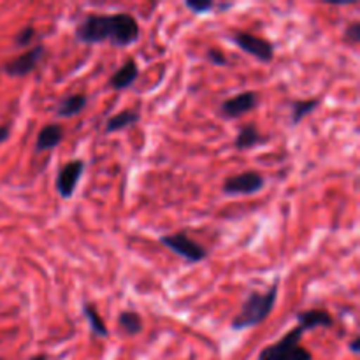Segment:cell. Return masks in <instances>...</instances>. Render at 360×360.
<instances>
[{
    "label": "cell",
    "mask_w": 360,
    "mask_h": 360,
    "mask_svg": "<svg viewBox=\"0 0 360 360\" xmlns=\"http://www.w3.org/2000/svg\"><path fill=\"white\" fill-rule=\"evenodd\" d=\"M74 37L81 44L109 42L115 48H127L139 41V21L129 13H90L77 23Z\"/></svg>",
    "instance_id": "6da1fadb"
},
{
    "label": "cell",
    "mask_w": 360,
    "mask_h": 360,
    "mask_svg": "<svg viewBox=\"0 0 360 360\" xmlns=\"http://www.w3.org/2000/svg\"><path fill=\"white\" fill-rule=\"evenodd\" d=\"M278 292H280V276H276V280L273 281V285H271L267 292H248L239 313L232 319L231 329L246 330L252 329V327L262 326L271 316L274 306H276Z\"/></svg>",
    "instance_id": "7a4b0ae2"
},
{
    "label": "cell",
    "mask_w": 360,
    "mask_h": 360,
    "mask_svg": "<svg viewBox=\"0 0 360 360\" xmlns=\"http://www.w3.org/2000/svg\"><path fill=\"white\" fill-rule=\"evenodd\" d=\"M304 334L302 327L295 326L280 341L262 348L257 360H313L311 352L301 345Z\"/></svg>",
    "instance_id": "3957f363"
},
{
    "label": "cell",
    "mask_w": 360,
    "mask_h": 360,
    "mask_svg": "<svg viewBox=\"0 0 360 360\" xmlns=\"http://www.w3.org/2000/svg\"><path fill=\"white\" fill-rule=\"evenodd\" d=\"M160 243L167 246L172 253L181 257L188 264H199L206 260L207 250L197 241H193L185 232H176V234H165L160 238Z\"/></svg>",
    "instance_id": "277c9868"
},
{
    "label": "cell",
    "mask_w": 360,
    "mask_h": 360,
    "mask_svg": "<svg viewBox=\"0 0 360 360\" xmlns=\"http://www.w3.org/2000/svg\"><path fill=\"white\" fill-rule=\"evenodd\" d=\"M229 39L241 51L248 53V55H252L259 62L271 63L274 60V44L271 41H267V39L259 37V35H253L245 30H236L234 34L229 35Z\"/></svg>",
    "instance_id": "5b68a950"
},
{
    "label": "cell",
    "mask_w": 360,
    "mask_h": 360,
    "mask_svg": "<svg viewBox=\"0 0 360 360\" xmlns=\"http://www.w3.org/2000/svg\"><path fill=\"white\" fill-rule=\"evenodd\" d=\"M264 186H266V179H264V176L260 172L245 171L241 174H234L225 179L224 185H221V192L229 197H248L262 192Z\"/></svg>",
    "instance_id": "8992f818"
},
{
    "label": "cell",
    "mask_w": 360,
    "mask_h": 360,
    "mask_svg": "<svg viewBox=\"0 0 360 360\" xmlns=\"http://www.w3.org/2000/svg\"><path fill=\"white\" fill-rule=\"evenodd\" d=\"M46 48L44 44H35L34 48L27 49L25 53L18 55L16 58L9 60L2 65V72L7 74L9 77H25L28 74H32L35 70V67L39 65V62L44 56Z\"/></svg>",
    "instance_id": "52a82bcc"
},
{
    "label": "cell",
    "mask_w": 360,
    "mask_h": 360,
    "mask_svg": "<svg viewBox=\"0 0 360 360\" xmlns=\"http://www.w3.org/2000/svg\"><path fill=\"white\" fill-rule=\"evenodd\" d=\"M84 167L86 165H84V160H81V158L67 162V164H63L60 167L55 179V188L62 199H70L76 193L79 179L84 172Z\"/></svg>",
    "instance_id": "ba28073f"
},
{
    "label": "cell",
    "mask_w": 360,
    "mask_h": 360,
    "mask_svg": "<svg viewBox=\"0 0 360 360\" xmlns=\"http://www.w3.org/2000/svg\"><path fill=\"white\" fill-rule=\"evenodd\" d=\"M259 108V94L257 91H241L238 95H232V97L225 98L220 104L218 109V115L224 116L227 120H236L241 118V116L248 115L253 109Z\"/></svg>",
    "instance_id": "9c48e42d"
},
{
    "label": "cell",
    "mask_w": 360,
    "mask_h": 360,
    "mask_svg": "<svg viewBox=\"0 0 360 360\" xmlns=\"http://www.w3.org/2000/svg\"><path fill=\"white\" fill-rule=\"evenodd\" d=\"M295 319H297V326L302 327L304 333L313 329H333L334 327L333 315L322 308H311L308 311H299Z\"/></svg>",
    "instance_id": "30bf717a"
},
{
    "label": "cell",
    "mask_w": 360,
    "mask_h": 360,
    "mask_svg": "<svg viewBox=\"0 0 360 360\" xmlns=\"http://www.w3.org/2000/svg\"><path fill=\"white\" fill-rule=\"evenodd\" d=\"M63 137H65V130L58 123H48V125L42 127L37 134V139H35V153H44V151L55 150L62 144Z\"/></svg>",
    "instance_id": "8fae6325"
},
{
    "label": "cell",
    "mask_w": 360,
    "mask_h": 360,
    "mask_svg": "<svg viewBox=\"0 0 360 360\" xmlns=\"http://www.w3.org/2000/svg\"><path fill=\"white\" fill-rule=\"evenodd\" d=\"M137 76H139V65H137L136 60L129 58L125 63H122V65L118 67V70H116L111 77H109L108 84L111 90L122 91L132 86V84L136 83Z\"/></svg>",
    "instance_id": "7c38bea8"
},
{
    "label": "cell",
    "mask_w": 360,
    "mask_h": 360,
    "mask_svg": "<svg viewBox=\"0 0 360 360\" xmlns=\"http://www.w3.org/2000/svg\"><path fill=\"white\" fill-rule=\"evenodd\" d=\"M266 139L267 137H264L253 123H248V125H243L241 129H239L238 136H236L234 139V148L238 151L252 150V148L260 146V144L266 143Z\"/></svg>",
    "instance_id": "4fadbf2b"
},
{
    "label": "cell",
    "mask_w": 360,
    "mask_h": 360,
    "mask_svg": "<svg viewBox=\"0 0 360 360\" xmlns=\"http://www.w3.org/2000/svg\"><path fill=\"white\" fill-rule=\"evenodd\" d=\"M88 105V97L84 94H72L67 95L60 101L56 108V116L58 118H74L79 112H83Z\"/></svg>",
    "instance_id": "5bb4252c"
},
{
    "label": "cell",
    "mask_w": 360,
    "mask_h": 360,
    "mask_svg": "<svg viewBox=\"0 0 360 360\" xmlns=\"http://www.w3.org/2000/svg\"><path fill=\"white\" fill-rule=\"evenodd\" d=\"M139 120H141V112L137 111V109H125V111L116 112V115H112L111 118H108V122H105L104 125V132L105 134L120 132V130H125L129 129V127L139 123Z\"/></svg>",
    "instance_id": "9a60e30c"
},
{
    "label": "cell",
    "mask_w": 360,
    "mask_h": 360,
    "mask_svg": "<svg viewBox=\"0 0 360 360\" xmlns=\"http://www.w3.org/2000/svg\"><path fill=\"white\" fill-rule=\"evenodd\" d=\"M320 102H322V98H320V97L297 98V101H292L290 102V108H292L290 122H292V125L297 127L299 123H301L302 120L306 118V116H309L313 111H315L316 108H319Z\"/></svg>",
    "instance_id": "2e32d148"
},
{
    "label": "cell",
    "mask_w": 360,
    "mask_h": 360,
    "mask_svg": "<svg viewBox=\"0 0 360 360\" xmlns=\"http://www.w3.org/2000/svg\"><path fill=\"white\" fill-rule=\"evenodd\" d=\"M81 309H83V315H84V319H86L88 327H90V333L94 334L95 338H108L109 329H108V326L104 323V320H102V316L98 315L95 304L84 301L83 304H81Z\"/></svg>",
    "instance_id": "e0dca14e"
},
{
    "label": "cell",
    "mask_w": 360,
    "mask_h": 360,
    "mask_svg": "<svg viewBox=\"0 0 360 360\" xmlns=\"http://www.w3.org/2000/svg\"><path fill=\"white\" fill-rule=\"evenodd\" d=\"M118 327L127 334V336H137V334L143 333V319L137 311L132 309H127L118 315Z\"/></svg>",
    "instance_id": "ac0fdd59"
},
{
    "label": "cell",
    "mask_w": 360,
    "mask_h": 360,
    "mask_svg": "<svg viewBox=\"0 0 360 360\" xmlns=\"http://www.w3.org/2000/svg\"><path fill=\"white\" fill-rule=\"evenodd\" d=\"M35 35H37L35 28L32 27V25H27V27L20 28V32H18L16 37H14V44H16L18 48H27L28 44L34 42Z\"/></svg>",
    "instance_id": "d6986e66"
},
{
    "label": "cell",
    "mask_w": 360,
    "mask_h": 360,
    "mask_svg": "<svg viewBox=\"0 0 360 360\" xmlns=\"http://www.w3.org/2000/svg\"><path fill=\"white\" fill-rule=\"evenodd\" d=\"M185 7L188 11H192L193 14H207L211 11H214L217 4L211 2V0H200V2H197V0H186Z\"/></svg>",
    "instance_id": "ffe728a7"
},
{
    "label": "cell",
    "mask_w": 360,
    "mask_h": 360,
    "mask_svg": "<svg viewBox=\"0 0 360 360\" xmlns=\"http://www.w3.org/2000/svg\"><path fill=\"white\" fill-rule=\"evenodd\" d=\"M206 60L214 67H227L229 65V58L221 49L218 48H210L206 51Z\"/></svg>",
    "instance_id": "44dd1931"
},
{
    "label": "cell",
    "mask_w": 360,
    "mask_h": 360,
    "mask_svg": "<svg viewBox=\"0 0 360 360\" xmlns=\"http://www.w3.org/2000/svg\"><path fill=\"white\" fill-rule=\"evenodd\" d=\"M345 42L348 44H359L360 42V21H352L345 30Z\"/></svg>",
    "instance_id": "7402d4cb"
},
{
    "label": "cell",
    "mask_w": 360,
    "mask_h": 360,
    "mask_svg": "<svg viewBox=\"0 0 360 360\" xmlns=\"http://www.w3.org/2000/svg\"><path fill=\"white\" fill-rule=\"evenodd\" d=\"M11 136V129L9 125H0V144L6 143Z\"/></svg>",
    "instance_id": "603a6c76"
},
{
    "label": "cell",
    "mask_w": 360,
    "mask_h": 360,
    "mask_svg": "<svg viewBox=\"0 0 360 360\" xmlns=\"http://www.w3.org/2000/svg\"><path fill=\"white\" fill-rule=\"evenodd\" d=\"M348 348H350V352H352V354H355V355H357L359 352H360V338H359V336H355L354 340H352L350 343H348Z\"/></svg>",
    "instance_id": "cb8c5ba5"
},
{
    "label": "cell",
    "mask_w": 360,
    "mask_h": 360,
    "mask_svg": "<svg viewBox=\"0 0 360 360\" xmlns=\"http://www.w3.org/2000/svg\"><path fill=\"white\" fill-rule=\"evenodd\" d=\"M231 7H234V4L227 2V4H217V7H214V9H218V11H220V13H224V11H229V9H231Z\"/></svg>",
    "instance_id": "d4e9b609"
},
{
    "label": "cell",
    "mask_w": 360,
    "mask_h": 360,
    "mask_svg": "<svg viewBox=\"0 0 360 360\" xmlns=\"http://www.w3.org/2000/svg\"><path fill=\"white\" fill-rule=\"evenodd\" d=\"M30 360H48V355L41 354V355H35V357H32Z\"/></svg>",
    "instance_id": "484cf974"
}]
</instances>
